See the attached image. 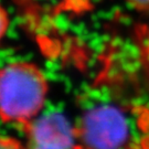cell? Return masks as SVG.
<instances>
[{
    "mask_svg": "<svg viewBox=\"0 0 149 149\" xmlns=\"http://www.w3.org/2000/svg\"><path fill=\"white\" fill-rule=\"evenodd\" d=\"M0 149H28V147H24L16 139L0 135Z\"/></svg>",
    "mask_w": 149,
    "mask_h": 149,
    "instance_id": "5b68a950",
    "label": "cell"
},
{
    "mask_svg": "<svg viewBox=\"0 0 149 149\" xmlns=\"http://www.w3.org/2000/svg\"><path fill=\"white\" fill-rule=\"evenodd\" d=\"M64 6V10H71L74 12H82L90 9V0H59Z\"/></svg>",
    "mask_w": 149,
    "mask_h": 149,
    "instance_id": "277c9868",
    "label": "cell"
},
{
    "mask_svg": "<svg viewBox=\"0 0 149 149\" xmlns=\"http://www.w3.org/2000/svg\"><path fill=\"white\" fill-rule=\"evenodd\" d=\"M22 130L28 137V149H82L76 127L61 113L36 117Z\"/></svg>",
    "mask_w": 149,
    "mask_h": 149,
    "instance_id": "3957f363",
    "label": "cell"
},
{
    "mask_svg": "<svg viewBox=\"0 0 149 149\" xmlns=\"http://www.w3.org/2000/svg\"><path fill=\"white\" fill-rule=\"evenodd\" d=\"M135 149H149V135L148 136H146L144 139H143V141H141V144L139 145L137 148Z\"/></svg>",
    "mask_w": 149,
    "mask_h": 149,
    "instance_id": "ba28073f",
    "label": "cell"
},
{
    "mask_svg": "<svg viewBox=\"0 0 149 149\" xmlns=\"http://www.w3.org/2000/svg\"><path fill=\"white\" fill-rule=\"evenodd\" d=\"M82 104L76 134L82 149H135L130 146L132 114L139 108L127 109L108 100H87Z\"/></svg>",
    "mask_w": 149,
    "mask_h": 149,
    "instance_id": "7a4b0ae2",
    "label": "cell"
},
{
    "mask_svg": "<svg viewBox=\"0 0 149 149\" xmlns=\"http://www.w3.org/2000/svg\"><path fill=\"white\" fill-rule=\"evenodd\" d=\"M8 26H9L8 13L5 10V8H2V6L0 5V40L5 36L6 31L8 29Z\"/></svg>",
    "mask_w": 149,
    "mask_h": 149,
    "instance_id": "8992f818",
    "label": "cell"
},
{
    "mask_svg": "<svg viewBox=\"0 0 149 149\" xmlns=\"http://www.w3.org/2000/svg\"><path fill=\"white\" fill-rule=\"evenodd\" d=\"M126 1L137 10L149 12V0H126Z\"/></svg>",
    "mask_w": 149,
    "mask_h": 149,
    "instance_id": "52a82bcc",
    "label": "cell"
},
{
    "mask_svg": "<svg viewBox=\"0 0 149 149\" xmlns=\"http://www.w3.org/2000/svg\"><path fill=\"white\" fill-rule=\"evenodd\" d=\"M48 82L36 64L15 62L0 68V119L21 129L42 109Z\"/></svg>",
    "mask_w": 149,
    "mask_h": 149,
    "instance_id": "6da1fadb",
    "label": "cell"
}]
</instances>
